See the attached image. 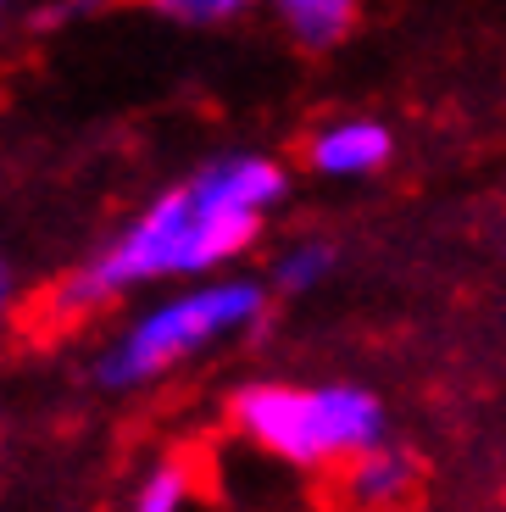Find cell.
I'll return each mask as SVG.
<instances>
[{
  "label": "cell",
  "instance_id": "4",
  "mask_svg": "<svg viewBox=\"0 0 506 512\" xmlns=\"http://www.w3.org/2000/svg\"><path fill=\"white\" fill-rule=\"evenodd\" d=\"M390 156H395V134L379 123V117H334V123H323L312 134V145H306L312 173L340 179V184L384 173Z\"/></svg>",
  "mask_w": 506,
  "mask_h": 512
},
{
  "label": "cell",
  "instance_id": "5",
  "mask_svg": "<svg viewBox=\"0 0 506 512\" xmlns=\"http://www.w3.org/2000/svg\"><path fill=\"white\" fill-rule=\"evenodd\" d=\"M340 474H345V496L356 507H395V501H406L418 490V457L384 435V440L356 451Z\"/></svg>",
  "mask_w": 506,
  "mask_h": 512
},
{
  "label": "cell",
  "instance_id": "9",
  "mask_svg": "<svg viewBox=\"0 0 506 512\" xmlns=\"http://www.w3.org/2000/svg\"><path fill=\"white\" fill-rule=\"evenodd\" d=\"M151 12L173 17V23H190V28H212V23H234L240 12H251L256 0H145Z\"/></svg>",
  "mask_w": 506,
  "mask_h": 512
},
{
  "label": "cell",
  "instance_id": "1",
  "mask_svg": "<svg viewBox=\"0 0 506 512\" xmlns=\"http://www.w3.org/2000/svg\"><path fill=\"white\" fill-rule=\"evenodd\" d=\"M290 179L262 151L212 156L151 201L56 284V312H101L145 284H184L240 262L267 229V212L284 201Z\"/></svg>",
  "mask_w": 506,
  "mask_h": 512
},
{
  "label": "cell",
  "instance_id": "11",
  "mask_svg": "<svg viewBox=\"0 0 506 512\" xmlns=\"http://www.w3.org/2000/svg\"><path fill=\"white\" fill-rule=\"evenodd\" d=\"M12 6H17V0H0V17H6V12H12Z\"/></svg>",
  "mask_w": 506,
  "mask_h": 512
},
{
  "label": "cell",
  "instance_id": "2",
  "mask_svg": "<svg viewBox=\"0 0 506 512\" xmlns=\"http://www.w3.org/2000/svg\"><path fill=\"white\" fill-rule=\"evenodd\" d=\"M273 284L251 279V273H206V279H184L173 295L151 301L145 312L123 323L95 357V384L123 396V390H145V384L167 379L173 368L206 357V351L245 340L256 323L267 318Z\"/></svg>",
  "mask_w": 506,
  "mask_h": 512
},
{
  "label": "cell",
  "instance_id": "10",
  "mask_svg": "<svg viewBox=\"0 0 506 512\" xmlns=\"http://www.w3.org/2000/svg\"><path fill=\"white\" fill-rule=\"evenodd\" d=\"M6 323H12V273L0 262V334H6Z\"/></svg>",
  "mask_w": 506,
  "mask_h": 512
},
{
  "label": "cell",
  "instance_id": "6",
  "mask_svg": "<svg viewBox=\"0 0 506 512\" xmlns=\"http://www.w3.org/2000/svg\"><path fill=\"white\" fill-rule=\"evenodd\" d=\"M273 12H279L284 28H290L295 45L329 51V45H340V39L356 28L362 0H273Z\"/></svg>",
  "mask_w": 506,
  "mask_h": 512
},
{
  "label": "cell",
  "instance_id": "3",
  "mask_svg": "<svg viewBox=\"0 0 506 512\" xmlns=\"http://www.w3.org/2000/svg\"><path fill=\"white\" fill-rule=\"evenodd\" d=\"M228 423L245 446L279 457L284 468L323 474L345 468L362 446L384 440V407L362 384H284L256 379L234 390Z\"/></svg>",
  "mask_w": 506,
  "mask_h": 512
},
{
  "label": "cell",
  "instance_id": "8",
  "mask_svg": "<svg viewBox=\"0 0 506 512\" xmlns=\"http://www.w3.org/2000/svg\"><path fill=\"white\" fill-rule=\"evenodd\" d=\"M190 496H195L190 462L162 457L156 468H145L140 490H134V507H140V512H178V507H190Z\"/></svg>",
  "mask_w": 506,
  "mask_h": 512
},
{
  "label": "cell",
  "instance_id": "7",
  "mask_svg": "<svg viewBox=\"0 0 506 512\" xmlns=\"http://www.w3.org/2000/svg\"><path fill=\"white\" fill-rule=\"evenodd\" d=\"M334 273V245L306 234V240H290L279 256H273V268H267V284L279 295H312L317 284Z\"/></svg>",
  "mask_w": 506,
  "mask_h": 512
}]
</instances>
